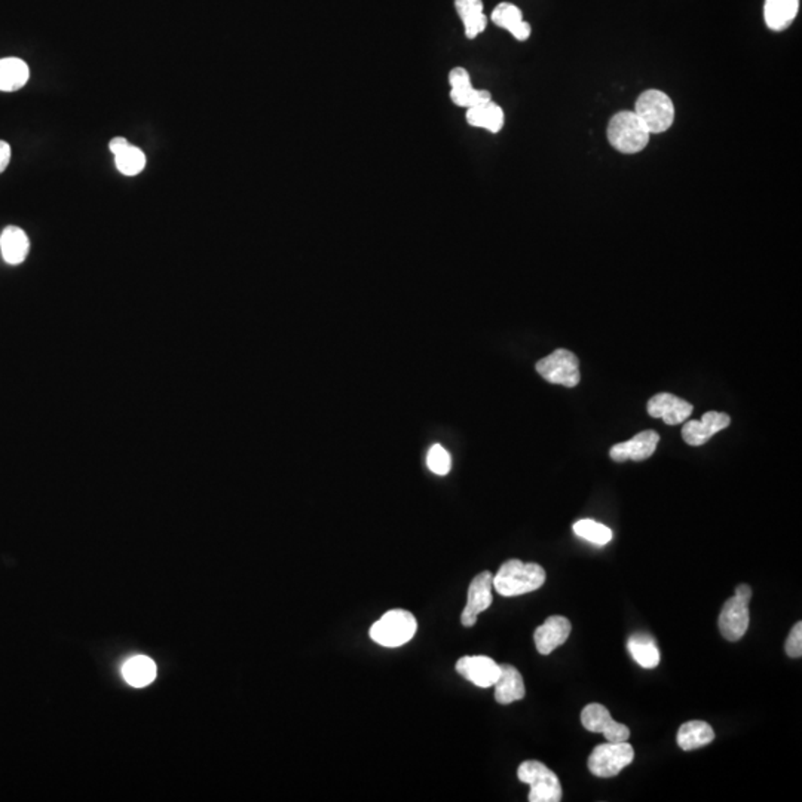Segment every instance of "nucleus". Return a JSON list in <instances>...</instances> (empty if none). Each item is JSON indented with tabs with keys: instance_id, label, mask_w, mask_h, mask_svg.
<instances>
[{
	"instance_id": "obj_12",
	"label": "nucleus",
	"mask_w": 802,
	"mask_h": 802,
	"mask_svg": "<svg viewBox=\"0 0 802 802\" xmlns=\"http://www.w3.org/2000/svg\"><path fill=\"white\" fill-rule=\"evenodd\" d=\"M660 435L656 431L647 430L634 435L633 439L614 444L609 457L616 462L645 461L656 452Z\"/></svg>"
},
{
	"instance_id": "obj_16",
	"label": "nucleus",
	"mask_w": 802,
	"mask_h": 802,
	"mask_svg": "<svg viewBox=\"0 0 802 802\" xmlns=\"http://www.w3.org/2000/svg\"><path fill=\"white\" fill-rule=\"evenodd\" d=\"M449 84H451V98L459 107L477 106L482 103L491 102V93L484 89H475L471 85L470 75L464 67H455L449 73Z\"/></svg>"
},
{
	"instance_id": "obj_18",
	"label": "nucleus",
	"mask_w": 802,
	"mask_h": 802,
	"mask_svg": "<svg viewBox=\"0 0 802 802\" xmlns=\"http://www.w3.org/2000/svg\"><path fill=\"white\" fill-rule=\"evenodd\" d=\"M491 20L498 27L510 31L511 35L520 42L529 39L531 31H533L528 22L524 21L522 11L516 4H508V2L498 4L497 8L493 9Z\"/></svg>"
},
{
	"instance_id": "obj_26",
	"label": "nucleus",
	"mask_w": 802,
	"mask_h": 802,
	"mask_svg": "<svg viewBox=\"0 0 802 802\" xmlns=\"http://www.w3.org/2000/svg\"><path fill=\"white\" fill-rule=\"evenodd\" d=\"M122 674L131 687H147L155 681L156 666L149 657L136 656L125 663Z\"/></svg>"
},
{
	"instance_id": "obj_5",
	"label": "nucleus",
	"mask_w": 802,
	"mask_h": 802,
	"mask_svg": "<svg viewBox=\"0 0 802 802\" xmlns=\"http://www.w3.org/2000/svg\"><path fill=\"white\" fill-rule=\"evenodd\" d=\"M517 777L522 783H526L531 788L529 801H562V785L558 776L540 761H525L520 764Z\"/></svg>"
},
{
	"instance_id": "obj_20",
	"label": "nucleus",
	"mask_w": 802,
	"mask_h": 802,
	"mask_svg": "<svg viewBox=\"0 0 802 802\" xmlns=\"http://www.w3.org/2000/svg\"><path fill=\"white\" fill-rule=\"evenodd\" d=\"M799 0H765L764 18L768 29L786 30L798 15Z\"/></svg>"
},
{
	"instance_id": "obj_17",
	"label": "nucleus",
	"mask_w": 802,
	"mask_h": 802,
	"mask_svg": "<svg viewBox=\"0 0 802 802\" xmlns=\"http://www.w3.org/2000/svg\"><path fill=\"white\" fill-rule=\"evenodd\" d=\"M500 669H501L500 678L493 685L495 700L500 705H511L515 701L522 700L526 694V690H525L524 678L519 670L511 665H501Z\"/></svg>"
},
{
	"instance_id": "obj_2",
	"label": "nucleus",
	"mask_w": 802,
	"mask_h": 802,
	"mask_svg": "<svg viewBox=\"0 0 802 802\" xmlns=\"http://www.w3.org/2000/svg\"><path fill=\"white\" fill-rule=\"evenodd\" d=\"M651 134L634 112L623 111L612 116L608 125V140L616 151L627 155L642 152Z\"/></svg>"
},
{
	"instance_id": "obj_23",
	"label": "nucleus",
	"mask_w": 802,
	"mask_h": 802,
	"mask_svg": "<svg viewBox=\"0 0 802 802\" xmlns=\"http://www.w3.org/2000/svg\"><path fill=\"white\" fill-rule=\"evenodd\" d=\"M715 740L714 728L705 721H690L683 723L679 728L678 741L679 748L682 750H694L703 746H707Z\"/></svg>"
},
{
	"instance_id": "obj_27",
	"label": "nucleus",
	"mask_w": 802,
	"mask_h": 802,
	"mask_svg": "<svg viewBox=\"0 0 802 802\" xmlns=\"http://www.w3.org/2000/svg\"><path fill=\"white\" fill-rule=\"evenodd\" d=\"M574 533L583 540L596 545H607L612 540L611 529L591 519L578 520L574 525Z\"/></svg>"
},
{
	"instance_id": "obj_6",
	"label": "nucleus",
	"mask_w": 802,
	"mask_h": 802,
	"mask_svg": "<svg viewBox=\"0 0 802 802\" xmlns=\"http://www.w3.org/2000/svg\"><path fill=\"white\" fill-rule=\"evenodd\" d=\"M634 750L627 741H607L594 748L589 757V770L596 777H614L633 763Z\"/></svg>"
},
{
	"instance_id": "obj_9",
	"label": "nucleus",
	"mask_w": 802,
	"mask_h": 802,
	"mask_svg": "<svg viewBox=\"0 0 802 802\" xmlns=\"http://www.w3.org/2000/svg\"><path fill=\"white\" fill-rule=\"evenodd\" d=\"M749 621V603L734 596L723 603L718 621L719 632L730 642H737L748 632Z\"/></svg>"
},
{
	"instance_id": "obj_24",
	"label": "nucleus",
	"mask_w": 802,
	"mask_h": 802,
	"mask_svg": "<svg viewBox=\"0 0 802 802\" xmlns=\"http://www.w3.org/2000/svg\"><path fill=\"white\" fill-rule=\"evenodd\" d=\"M30 78V70L20 58L0 60V91L12 93L21 89Z\"/></svg>"
},
{
	"instance_id": "obj_25",
	"label": "nucleus",
	"mask_w": 802,
	"mask_h": 802,
	"mask_svg": "<svg viewBox=\"0 0 802 802\" xmlns=\"http://www.w3.org/2000/svg\"><path fill=\"white\" fill-rule=\"evenodd\" d=\"M630 656L643 669H654L660 663V651L649 634L636 633L627 643Z\"/></svg>"
},
{
	"instance_id": "obj_33",
	"label": "nucleus",
	"mask_w": 802,
	"mask_h": 802,
	"mask_svg": "<svg viewBox=\"0 0 802 802\" xmlns=\"http://www.w3.org/2000/svg\"><path fill=\"white\" fill-rule=\"evenodd\" d=\"M736 596L749 603L752 599V589L748 584H740L736 589Z\"/></svg>"
},
{
	"instance_id": "obj_3",
	"label": "nucleus",
	"mask_w": 802,
	"mask_h": 802,
	"mask_svg": "<svg viewBox=\"0 0 802 802\" xmlns=\"http://www.w3.org/2000/svg\"><path fill=\"white\" fill-rule=\"evenodd\" d=\"M417 618L404 609H393L382 616L370 629V638L382 647L397 648L417 634Z\"/></svg>"
},
{
	"instance_id": "obj_28",
	"label": "nucleus",
	"mask_w": 802,
	"mask_h": 802,
	"mask_svg": "<svg viewBox=\"0 0 802 802\" xmlns=\"http://www.w3.org/2000/svg\"><path fill=\"white\" fill-rule=\"evenodd\" d=\"M116 169L125 176H137L146 165V156L138 147L129 145L120 155H116Z\"/></svg>"
},
{
	"instance_id": "obj_1",
	"label": "nucleus",
	"mask_w": 802,
	"mask_h": 802,
	"mask_svg": "<svg viewBox=\"0 0 802 802\" xmlns=\"http://www.w3.org/2000/svg\"><path fill=\"white\" fill-rule=\"evenodd\" d=\"M545 583L544 567L538 563H524L517 558L507 560L497 575L493 576V589L504 598L531 593Z\"/></svg>"
},
{
	"instance_id": "obj_13",
	"label": "nucleus",
	"mask_w": 802,
	"mask_h": 802,
	"mask_svg": "<svg viewBox=\"0 0 802 802\" xmlns=\"http://www.w3.org/2000/svg\"><path fill=\"white\" fill-rule=\"evenodd\" d=\"M732 424V418L727 413L707 412L701 421H685L682 426V439L690 446H701L707 443L719 431L725 430Z\"/></svg>"
},
{
	"instance_id": "obj_7",
	"label": "nucleus",
	"mask_w": 802,
	"mask_h": 802,
	"mask_svg": "<svg viewBox=\"0 0 802 802\" xmlns=\"http://www.w3.org/2000/svg\"><path fill=\"white\" fill-rule=\"evenodd\" d=\"M536 372L545 381L556 385L574 388L581 381L580 361L571 351L556 350L536 363Z\"/></svg>"
},
{
	"instance_id": "obj_10",
	"label": "nucleus",
	"mask_w": 802,
	"mask_h": 802,
	"mask_svg": "<svg viewBox=\"0 0 802 802\" xmlns=\"http://www.w3.org/2000/svg\"><path fill=\"white\" fill-rule=\"evenodd\" d=\"M492 587L493 575L489 571L482 572L471 581L467 607L461 616L462 625L473 627L480 612L486 611L492 605Z\"/></svg>"
},
{
	"instance_id": "obj_4",
	"label": "nucleus",
	"mask_w": 802,
	"mask_h": 802,
	"mask_svg": "<svg viewBox=\"0 0 802 802\" xmlns=\"http://www.w3.org/2000/svg\"><path fill=\"white\" fill-rule=\"evenodd\" d=\"M634 113L642 120L649 134L666 133L674 125V106L667 94L658 89H648L641 94Z\"/></svg>"
},
{
	"instance_id": "obj_29",
	"label": "nucleus",
	"mask_w": 802,
	"mask_h": 802,
	"mask_svg": "<svg viewBox=\"0 0 802 802\" xmlns=\"http://www.w3.org/2000/svg\"><path fill=\"white\" fill-rule=\"evenodd\" d=\"M426 466L434 475H446L452 468V458L442 444H434L426 455Z\"/></svg>"
},
{
	"instance_id": "obj_31",
	"label": "nucleus",
	"mask_w": 802,
	"mask_h": 802,
	"mask_svg": "<svg viewBox=\"0 0 802 802\" xmlns=\"http://www.w3.org/2000/svg\"><path fill=\"white\" fill-rule=\"evenodd\" d=\"M11 161V146L8 143L0 140V173H4Z\"/></svg>"
},
{
	"instance_id": "obj_22",
	"label": "nucleus",
	"mask_w": 802,
	"mask_h": 802,
	"mask_svg": "<svg viewBox=\"0 0 802 802\" xmlns=\"http://www.w3.org/2000/svg\"><path fill=\"white\" fill-rule=\"evenodd\" d=\"M455 8L464 22L468 39H475L480 33H484L488 26V17L484 15L482 0H455Z\"/></svg>"
},
{
	"instance_id": "obj_32",
	"label": "nucleus",
	"mask_w": 802,
	"mask_h": 802,
	"mask_svg": "<svg viewBox=\"0 0 802 802\" xmlns=\"http://www.w3.org/2000/svg\"><path fill=\"white\" fill-rule=\"evenodd\" d=\"M128 146L129 143L124 137H115L109 143V149L115 156L120 155V152H124Z\"/></svg>"
},
{
	"instance_id": "obj_14",
	"label": "nucleus",
	"mask_w": 802,
	"mask_h": 802,
	"mask_svg": "<svg viewBox=\"0 0 802 802\" xmlns=\"http://www.w3.org/2000/svg\"><path fill=\"white\" fill-rule=\"evenodd\" d=\"M692 410V404L669 393H660L648 401V413L652 418H660L667 426L683 424Z\"/></svg>"
},
{
	"instance_id": "obj_30",
	"label": "nucleus",
	"mask_w": 802,
	"mask_h": 802,
	"mask_svg": "<svg viewBox=\"0 0 802 802\" xmlns=\"http://www.w3.org/2000/svg\"><path fill=\"white\" fill-rule=\"evenodd\" d=\"M786 654L790 658H799L802 656V623H797L794 629L790 630L788 641H786Z\"/></svg>"
},
{
	"instance_id": "obj_15",
	"label": "nucleus",
	"mask_w": 802,
	"mask_h": 802,
	"mask_svg": "<svg viewBox=\"0 0 802 802\" xmlns=\"http://www.w3.org/2000/svg\"><path fill=\"white\" fill-rule=\"evenodd\" d=\"M571 621L566 616H549L544 624L540 625L533 633L535 647L542 656H549L556 648L562 647L571 634Z\"/></svg>"
},
{
	"instance_id": "obj_8",
	"label": "nucleus",
	"mask_w": 802,
	"mask_h": 802,
	"mask_svg": "<svg viewBox=\"0 0 802 802\" xmlns=\"http://www.w3.org/2000/svg\"><path fill=\"white\" fill-rule=\"evenodd\" d=\"M581 723L590 732H602L607 741H627L630 730L624 723H616L609 710L599 703L585 706L581 712Z\"/></svg>"
},
{
	"instance_id": "obj_19",
	"label": "nucleus",
	"mask_w": 802,
	"mask_h": 802,
	"mask_svg": "<svg viewBox=\"0 0 802 802\" xmlns=\"http://www.w3.org/2000/svg\"><path fill=\"white\" fill-rule=\"evenodd\" d=\"M30 250L26 232L17 227H8L0 236V252L4 262L20 265L24 262Z\"/></svg>"
},
{
	"instance_id": "obj_11",
	"label": "nucleus",
	"mask_w": 802,
	"mask_h": 802,
	"mask_svg": "<svg viewBox=\"0 0 802 802\" xmlns=\"http://www.w3.org/2000/svg\"><path fill=\"white\" fill-rule=\"evenodd\" d=\"M457 672L462 678L475 683V687H493L500 678V665L492 658L484 656H467L459 658L457 663Z\"/></svg>"
},
{
	"instance_id": "obj_21",
	"label": "nucleus",
	"mask_w": 802,
	"mask_h": 802,
	"mask_svg": "<svg viewBox=\"0 0 802 802\" xmlns=\"http://www.w3.org/2000/svg\"><path fill=\"white\" fill-rule=\"evenodd\" d=\"M467 122L475 128L488 129L489 133L497 134L504 127V111L492 100L482 103L467 109Z\"/></svg>"
}]
</instances>
